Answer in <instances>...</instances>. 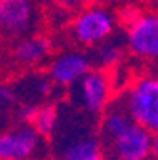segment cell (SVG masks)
I'll return each instance as SVG.
<instances>
[{"label": "cell", "instance_id": "cell-7", "mask_svg": "<svg viewBox=\"0 0 158 160\" xmlns=\"http://www.w3.org/2000/svg\"><path fill=\"white\" fill-rule=\"evenodd\" d=\"M38 29L34 0H0V36L19 40Z\"/></svg>", "mask_w": 158, "mask_h": 160}, {"label": "cell", "instance_id": "cell-10", "mask_svg": "<svg viewBox=\"0 0 158 160\" xmlns=\"http://www.w3.org/2000/svg\"><path fill=\"white\" fill-rule=\"evenodd\" d=\"M53 42L44 34H29L19 38L10 52V59L21 69H34L52 57Z\"/></svg>", "mask_w": 158, "mask_h": 160}, {"label": "cell", "instance_id": "cell-1", "mask_svg": "<svg viewBox=\"0 0 158 160\" xmlns=\"http://www.w3.org/2000/svg\"><path fill=\"white\" fill-rule=\"evenodd\" d=\"M116 27L118 19L114 12L105 4L97 2L84 4L80 10H76L69 23L72 40L82 48H93L109 40L111 36H114Z\"/></svg>", "mask_w": 158, "mask_h": 160}, {"label": "cell", "instance_id": "cell-11", "mask_svg": "<svg viewBox=\"0 0 158 160\" xmlns=\"http://www.w3.org/2000/svg\"><path fill=\"white\" fill-rule=\"evenodd\" d=\"M124 57V48L120 42L111 36L105 42L97 44L91 48V53H90V59H91V67H97V69H105V71H112L116 65H120Z\"/></svg>", "mask_w": 158, "mask_h": 160}, {"label": "cell", "instance_id": "cell-3", "mask_svg": "<svg viewBox=\"0 0 158 160\" xmlns=\"http://www.w3.org/2000/svg\"><path fill=\"white\" fill-rule=\"evenodd\" d=\"M130 114L133 122L147 128L149 132H158V76L147 74L137 76L126 86V90L116 97Z\"/></svg>", "mask_w": 158, "mask_h": 160}, {"label": "cell", "instance_id": "cell-2", "mask_svg": "<svg viewBox=\"0 0 158 160\" xmlns=\"http://www.w3.org/2000/svg\"><path fill=\"white\" fill-rule=\"evenodd\" d=\"M114 74L105 69L91 67L82 78L69 88V97L82 112L95 116L101 114L114 99Z\"/></svg>", "mask_w": 158, "mask_h": 160}, {"label": "cell", "instance_id": "cell-17", "mask_svg": "<svg viewBox=\"0 0 158 160\" xmlns=\"http://www.w3.org/2000/svg\"><path fill=\"white\" fill-rule=\"evenodd\" d=\"M90 160H105V158H103V154H99V156H95V158H90Z\"/></svg>", "mask_w": 158, "mask_h": 160}, {"label": "cell", "instance_id": "cell-18", "mask_svg": "<svg viewBox=\"0 0 158 160\" xmlns=\"http://www.w3.org/2000/svg\"><path fill=\"white\" fill-rule=\"evenodd\" d=\"M42 160H48V158H42Z\"/></svg>", "mask_w": 158, "mask_h": 160}, {"label": "cell", "instance_id": "cell-16", "mask_svg": "<svg viewBox=\"0 0 158 160\" xmlns=\"http://www.w3.org/2000/svg\"><path fill=\"white\" fill-rule=\"evenodd\" d=\"M88 2H97V4H107L109 0H88Z\"/></svg>", "mask_w": 158, "mask_h": 160}, {"label": "cell", "instance_id": "cell-4", "mask_svg": "<svg viewBox=\"0 0 158 160\" xmlns=\"http://www.w3.org/2000/svg\"><path fill=\"white\" fill-rule=\"evenodd\" d=\"M124 44L135 59L158 69V12H135L126 21Z\"/></svg>", "mask_w": 158, "mask_h": 160}, {"label": "cell", "instance_id": "cell-5", "mask_svg": "<svg viewBox=\"0 0 158 160\" xmlns=\"http://www.w3.org/2000/svg\"><path fill=\"white\" fill-rule=\"evenodd\" d=\"M101 143L105 160H149L152 154V132L131 122Z\"/></svg>", "mask_w": 158, "mask_h": 160}, {"label": "cell", "instance_id": "cell-6", "mask_svg": "<svg viewBox=\"0 0 158 160\" xmlns=\"http://www.w3.org/2000/svg\"><path fill=\"white\" fill-rule=\"evenodd\" d=\"M46 139L31 124L19 122L0 135V160H42Z\"/></svg>", "mask_w": 158, "mask_h": 160}, {"label": "cell", "instance_id": "cell-15", "mask_svg": "<svg viewBox=\"0 0 158 160\" xmlns=\"http://www.w3.org/2000/svg\"><path fill=\"white\" fill-rule=\"evenodd\" d=\"M154 160H158V132L152 133V154H151Z\"/></svg>", "mask_w": 158, "mask_h": 160}, {"label": "cell", "instance_id": "cell-8", "mask_svg": "<svg viewBox=\"0 0 158 160\" xmlns=\"http://www.w3.org/2000/svg\"><path fill=\"white\" fill-rule=\"evenodd\" d=\"M90 69L91 59L86 50H63L50 57L48 78L57 88H71Z\"/></svg>", "mask_w": 158, "mask_h": 160}, {"label": "cell", "instance_id": "cell-12", "mask_svg": "<svg viewBox=\"0 0 158 160\" xmlns=\"http://www.w3.org/2000/svg\"><path fill=\"white\" fill-rule=\"evenodd\" d=\"M57 122H59L57 107L52 105V103H42V105L32 107V112H31V118H29L27 124H31L44 139H48V137L53 135V132L57 128Z\"/></svg>", "mask_w": 158, "mask_h": 160}, {"label": "cell", "instance_id": "cell-13", "mask_svg": "<svg viewBox=\"0 0 158 160\" xmlns=\"http://www.w3.org/2000/svg\"><path fill=\"white\" fill-rule=\"evenodd\" d=\"M52 2H53L59 10L76 12V10H80L84 4H88V0H52Z\"/></svg>", "mask_w": 158, "mask_h": 160}, {"label": "cell", "instance_id": "cell-14", "mask_svg": "<svg viewBox=\"0 0 158 160\" xmlns=\"http://www.w3.org/2000/svg\"><path fill=\"white\" fill-rule=\"evenodd\" d=\"M15 99H17L15 88H12V86H8V84H2V86H0V103L10 105V103H15Z\"/></svg>", "mask_w": 158, "mask_h": 160}, {"label": "cell", "instance_id": "cell-9", "mask_svg": "<svg viewBox=\"0 0 158 160\" xmlns=\"http://www.w3.org/2000/svg\"><path fill=\"white\" fill-rule=\"evenodd\" d=\"M65 132L69 133H61L55 143L57 160H90L101 154V143L95 132L91 133L88 128H65Z\"/></svg>", "mask_w": 158, "mask_h": 160}]
</instances>
